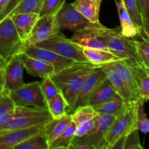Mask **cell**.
<instances>
[{
    "instance_id": "obj_1",
    "label": "cell",
    "mask_w": 149,
    "mask_h": 149,
    "mask_svg": "<svg viewBox=\"0 0 149 149\" xmlns=\"http://www.w3.org/2000/svg\"><path fill=\"white\" fill-rule=\"evenodd\" d=\"M97 65L90 62H74L72 65L50 76L73 113L77 96L83 84Z\"/></svg>"
},
{
    "instance_id": "obj_2",
    "label": "cell",
    "mask_w": 149,
    "mask_h": 149,
    "mask_svg": "<svg viewBox=\"0 0 149 149\" xmlns=\"http://www.w3.org/2000/svg\"><path fill=\"white\" fill-rule=\"evenodd\" d=\"M94 29L106 42L109 51L125 61L133 71L143 68L137 53L134 38L122 35L120 28L108 29L100 23H94Z\"/></svg>"
},
{
    "instance_id": "obj_3",
    "label": "cell",
    "mask_w": 149,
    "mask_h": 149,
    "mask_svg": "<svg viewBox=\"0 0 149 149\" xmlns=\"http://www.w3.org/2000/svg\"><path fill=\"white\" fill-rule=\"evenodd\" d=\"M52 119L48 109L27 106H16L13 117L0 126V131L24 129L44 125Z\"/></svg>"
},
{
    "instance_id": "obj_4",
    "label": "cell",
    "mask_w": 149,
    "mask_h": 149,
    "mask_svg": "<svg viewBox=\"0 0 149 149\" xmlns=\"http://www.w3.org/2000/svg\"><path fill=\"white\" fill-rule=\"evenodd\" d=\"M116 117L110 115L97 114L95 117V125L90 133L82 137H74L68 149H74L77 146H87L91 149H108L104 137Z\"/></svg>"
},
{
    "instance_id": "obj_5",
    "label": "cell",
    "mask_w": 149,
    "mask_h": 149,
    "mask_svg": "<svg viewBox=\"0 0 149 149\" xmlns=\"http://www.w3.org/2000/svg\"><path fill=\"white\" fill-rule=\"evenodd\" d=\"M138 102L128 104L125 111L116 118L104 137L108 149H111L118 140L127 136L132 131L137 129L136 112Z\"/></svg>"
},
{
    "instance_id": "obj_6",
    "label": "cell",
    "mask_w": 149,
    "mask_h": 149,
    "mask_svg": "<svg viewBox=\"0 0 149 149\" xmlns=\"http://www.w3.org/2000/svg\"><path fill=\"white\" fill-rule=\"evenodd\" d=\"M56 52L58 55L73 60L75 62H89L83 52V47L65 37L61 31L47 40L35 45Z\"/></svg>"
},
{
    "instance_id": "obj_7",
    "label": "cell",
    "mask_w": 149,
    "mask_h": 149,
    "mask_svg": "<svg viewBox=\"0 0 149 149\" xmlns=\"http://www.w3.org/2000/svg\"><path fill=\"white\" fill-rule=\"evenodd\" d=\"M23 43L20 39L11 17L0 22V61L4 64L15 54L20 53Z\"/></svg>"
},
{
    "instance_id": "obj_8",
    "label": "cell",
    "mask_w": 149,
    "mask_h": 149,
    "mask_svg": "<svg viewBox=\"0 0 149 149\" xmlns=\"http://www.w3.org/2000/svg\"><path fill=\"white\" fill-rule=\"evenodd\" d=\"M8 93L16 106L47 109V101L42 92L39 81L24 83L18 89Z\"/></svg>"
},
{
    "instance_id": "obj_9",
    "label": "cell",
    "mask_w": 149,
    "mask_h": 149,
    "mask_svg": "<svg viewBox=\"0 0 149 149\" xmlns=\"http://www.w3.org/2000/svg\"><path fill=\"white\" fill-rule=\"evenodd\" d=\"M56 20L60 30H70L74 32L86 29L93 23L82 15L72 3L63 6L56 14Z\"/></svg>"
},
{
    "instance_id": "obj_10",
    "label": "cell",
    "mask_w": 149,
    "mask_h": 149,
    "mask_svg": "<svg viewBox=\"0 0 149 149\" xmlns=\"http://www.w3.org/2000/svg\"><path fill=\"white\" fill-rule=\"evenodd\" d=\"M55 15L39 16L23 47L47 40L60 31Z\"/></svg>"
},
{
    "instance_id": "obj_11",
    "label": "cell",
    "mask_w": 149,
    "mask_h": 149,
    "mask_svg": "<svg viewBox=\"0 0 149 149\" xmlns=\"http://www.w3.org/2000/svg\"><path fill=\"white\" fill-rule=\"evenodd\" d=\"M23 61L20 54L13 55L3 66V74L4 79V90L7 92L13 91L24 84L23 81Z\"/></svg>"
},
{
    "instance_id": "obj_12",
    "label": "cell",
    "mask_w": 149,
    "mask_h": 149,
    "mask_svg": "<svg viewBox=\"0 0 149 149\" xmlns=\"http://www.w3.org/2000/svg\"><path fill=\"white\" fill-rule=\"evenodd\" d=\"M21 52H24L29 56L42 60L52 64L55 68V73L70 66L75 62L73 60L58 55L53 51L39 47L34 45H29L23 47Z\"/></svg>"
},
{
    "instance_id": "obj_13",
    "label": "cell",
    "mask_w": 149,
    "mask_h": 149,
    "mask_svg": "<svg viewBox=\"0 0 149 149\" xmlns=\"http://www.w3.org/2000/svg\"><path fill=\"white\" fill-rule=\"evenodd\" d=\"M44 125H37L24 129L0 131V149H14V147L17 144L42 132Z\"/></svg>"
},
{
    "instance_id": "obj_14",
    "label": "cell",
    "mask_w": 149,
    "mask_h": 149,
    "mask_svg": "<svg viewBox=\"0 0 149 149\" xmlns=\"http://www.w3.org/2000/svg\"><path fill=\"white\" fill-rule=\"evenodd\" d=\"M106 79V75L100 66H96L86 79L77 96L75 103V110L79 106L87 105L89 98L97 87Z\"/></svg>"
},
{
    "instance_id": "obj_15",
    "label": "cell",
    "mask_w": 149,
    "mask_h": 149,
    "mask_svg": "<svg viewBox=\"0 0 149 149\" xmlns=\"http://www.w3.org/2000/svg\"><path fill=\"white\" fill-rule=\"evenodd\" d=\"M71 40L83 48H93L109 50L106 42L97 34L94 29V23L86 29L74 33Z\"/></svg>"
},
{
    "instance_id": "obj_16",
    "label": "cell",
    "mask_w": 149,
    "mask_h": 149,
    "mask_svg": "<svg viewBox=\"0 0 149 149\" xmlns=\"http://www.w3.org/2000/svg\"><path fill=\"white\" fill-rule=\"evenodd\" d=\"M19 54L25 69L32 77L43 79L47 77H50L55 73V68L52 64L42 60L29 56L24 52H20Z\"/></svg>"
},
{
    "instance_id": "obj_17",
    "label": "cell",
    "mask_w": 149,
    "mask_h": 149,
    "mask_svg": "<svg viewBox=\"0 0 149 149\" xmlns=\"http://www.w3.org/2000/svg\"><path fill=\"white\" fill-rule=\"evenodd\" d=\"M10 17L14 23L20 39L24 44L39 19V15L34 13H25L11 15Z\"/></svg>"
},
{
    "instance_id": "obj_18",
    "label": "cell",
    "mask_w": 149,
    "mask_h": 149,
    "mask_svg": "<svg viewBox=\"0 0 149 149\" xmlns=\"http://www.w3.org/2000/svg\"><path fill=\"white\" fill-rule=\"evenodd\" d=\"M97 66H100L103 70L106 77L111 83L115 91L127 103L130 104V103H137L141 100V99L128 87L127 84L122 81L112 70L104 65H97Z\"/></svg>"
},
{
    "instance_id": "obj_19",
    "label": "cell",
    "mask_w": 149,
    "mask_h": 149,
    "mask_svg": "<svg viewBox=\"0 0 149 149\" xmlns=\"http://www.w3.org/2000/svg\"><path fill=\"white\" fill-rule=\"evenodd\" d=\"M101 65H104L112 70L122 81H125L131 90L139 97L138 80H137L132 68L125 61L120 60V61H113V62Z\"/></svg>"
},
{
    "instance_id": "obj_20",
    "label": "cell",
    "mask_w": 149,
    "mask_h": 149,
    "mask_svg": "<svg viewBox=\"0 0 149 149\" xmlns=\"http://www.w3.org/2000/svg\"><path fill=\"white\" fill-rule=\"evenodd\" d=\"M71 122H72L71 113H67L61 119H52L44 125L42 132L47 138L49 145L67 129Z\"/></svg>"
},
{
    "instance_id": "obj_21",
    "label": "cell",
    "mask_w": 149,
    "mask_h": 149,
    "mask_svg": "<svg viewBox=\"0 0 149 149\" xmlns=\"http://www.w3.org/2000/svg\"><path fill=\"white\" fill-rule=\"evenodd\" d=\"M118 96L119 95L116 93L111 83L106 77V79L96 88V90L90 95L87 105H90L93 107Z\"/></svg>"
},
{
    "instance_id": "obj_22",
    "label": "cell",
    "mask_w": 149,
    "mask_h": 149,
    "mask_svg": "<svg viewBox=\"0 0 149 149\" xmlns=\"http://www.w3.org/2000/svg\"><path fill=\"white\" fill-rule=\"evenodd\" d=\"M127 105L128 103L118 96L101 104L93 106V108L98 114L110 115L117 118L125 111Z\"/></svg>"
},
{
    "instance_id": "obj_23",
    "label": "cell",
    "mask_w": 149,
    "mask_h": 149,
    "mask_svg": "<svg viewBox=\"0 0 149 149\" xmlns=\"http://www.w3.org/2000/svg\"><path fill=\"white\" fill-rule=\"evenodd\" d=\"M115 1H116L118 14H119V20H120L121 33L127 37L135 38V36H138L139 29L131 19L123 3L119 0H115Z\"/></svg>"
},
{
    "instance_id": "obj_24",
    "label": "cell",
    "mask_w": 149,
    "mask_h": 149,
    "mask_svg": "<svg viewBox=\"0 0 149 149\" xmlns=\"http://www.w3.org/2000/svg\"><path fill=\"white\" fill-rule=\"evenodd\" d=\"M83 52L87 61L95 65H104L121 60L111 52L104 49L83 48Z\"/></svg>"
},
{
    "instance_id": "obj_25",
    "label": "cell",
    "mask_w": 149,
    "mask_h": 149,
    "mask_svg": "<svg viewBox=\"0 0 149 149\" xmlns=\"http://www.w3.org/2000/svg\"><path fill=\"white\" fill-rule=\"evenodd\" d=\"M77 10L91 23H97L99 21V11L97 7L93 0H76L72 3Z\"/></svg>"
},
{
    "instance_id": "obj_26",
    "label": "cell",
    "mask_w": 149,
    "mask_h": 149,
    "mask_svg": "<svg viewBox=\"0 0 149 149\" xmlns=\"http://www.w3.org/2000/svg\"><path fill=\"white\" fill-rule=\"evenodd\" d=\"M47 105L48 111L53 119H61L67 113H69V106L61 93L47 102Z\"/></svg>"
},
{
    "instance_id": "obj_27",
    "label": "cell",
    "mask_w": 149,
    "mask_h": 149,
    "mask_svg": "<svg viewBox=\"0 0 149 149\" xmlns=\"http://www.w3.org/2000/svg\"><path fill=\"white\" fill-rule=\"evenodd\" d=\"M76 128L77 125L72 121L67 129L49 144V149H68L75 136Z\"/></svg>"
},
{
    "instance_id": "obj_28",
    "label": "cell",
    "mask_w": 149,
    "mask_h": 149,
    "mask_svg": "<svg viewBox=\"0 0 149 149\" xmlns=\"http://www.w3.org/2000/svg\"><path fill=\"white\" fill-rule=\"evenodd\" d=\"M14 149H49V143L46 135L42 132L17 144Z\"/></svg>"
},
{
    "instance_id": "obj_29",
    "label": "cell",
    "mask_w": 149,
    "mask_h": 149,
    "mask_svg": "<svg viewBox=\"0 0 149 149\" xmlns=\"http://www.w3.org/2000/svg\"><path fill=\"white\" fill-rule=\"evenodd\" d=\"M97 114L98 113L95 111L93 106L90 105H85L77 108L71 113V118L76 125L79 126L95 118Z\"/></svg>"
},
{
    "instance_id": "obj_30",
    "label": "cell",
    "mask_w": 149,
    "mask_h": 149,
    "mask_svg": "<svg viewBox=\"0 0 149 149\" xmlns=\"http://www.w3.org/2000/svg\"><path fill=\"white\" fill-rule=\"evenodd\" d=\"M43 1L44 0H21L12 12L11 15L25 13H34L39 14Z\"/></svg>"
},
{
    "instance_id": "obj_31",
    "label": "cell",
    "mask_w": 149,
    "mask_h": 149,
    "mask_svg": "<svg viewBox=\"0 0 149 149\" xmlns=\"http://www.w3.org/2000/svg\"><path fill=\"white\" fill-rule=\"evenodd\" d=\"M138 84V95L141 100H149V74L144 68H141L136 74Z\"/></svg>"
},
{
    "instance_id": "obj_32",
    "label": "cell",
    "mask_w": 149,
    "mask_h": 149,
    "mask_svg": "<svg viewBox=\"0 0 149 149\" xmlns=\"http://www.w3.org/2000/svg\"><path fill=\"white\" fill-rule=\"evenodd\" d=\"M135 39L137 53L143 68L149 73V42L143 39Z\"/></svg>"
},
{
    "instance_id": "obj_33",
    "label": "cell",
    "mask_w": 149,
    "mask_h": 149,
    "mask_svg": "<svg viewBox=\"0 0 149 149\" xmlns=\"http://www.w3.org/2000/svg\"><path fill=\"white\" fill-rule=\"evenodd\" d=\"M145 101L141 100L138 103L136 112V127L138 131L148 133L149 132V119L147 116L144 107Z\"/></svg>"
},
{
    "instance_id": "obj_34",
    "label": "cell",
    "mask_w": 149,
    "mask_h": 149,
    "mask_svg": "<svg viewBox=\"0 0 149 149\" xmlns=\"http://www.w3.org/2000/svg\"><path fill=\"white\" fill-rule=\"evenodd\" d=\"M123 3L124 6L127 10L131 19L138 29H141L143 23V18L140 13L137 0H119Z\"/></svg>"
},
{
    "instance_id": "obj_35",
    "label": "cell",
    "mask_w": 149,
    "mask_h": 149,
    "mask_svg": "<svg viewBox=\"0 0 149 149\" xmlns=\"http://www.w3.org/2000/svg\"><path fill=\"white\" fill-rule=\"evenodd\" d=\"M40 86L43 95L47 102L61 93L58 87L50 77H47L42 79V81L40 82Z\"/></svg>"
},
{
    "instance_id": "obj_36",
    "label": "cell",
    "mask_w": 149,
    "mask_h": 149,
    "mask_svg": "<svg viewBox=\"0 0 149 149\" xmlns=\"http://www.w3.org/2000/svg\"><path fill=\"white\" fill-rule=\"evenodd\" d=\"M65 1L66 0H44L39 16L55 15L65 4Z\"/></svg>"
},
{
    "instance_id": "obj_37",
    "label": "cell",
    "mask_w": 149,
    "mask_h": 149,
    "mask_svg": "<svg viewBox=\"0 0 149 149\" xmlns=\"http://www.w3.org/2000/svg\"><path fill=\"white\" fill-rule=\"evenodd\" d=\"M16 106L10 97L9 93L4 90L0 93V116L10 113L15 109Z\"/></svg>"
},
{
    "instance_id": "obj_38",
    "label": "cell",
    "mask_w": 149,
    "mask_h": 149,
    "mask_svg": "<svg viewBox=\"0 0 149 149\" xmlns=\"http://www.w3.org/2000/svg\"><path fill=\"white\" fill-rule=\"evenodd\" d=\"M138 134V130L135 129L128 134L125 138L124 149H143Z\"/></svg>"
},
{
    "instance_id": "obj_39",
    "label": "cell",
    "mask_w": 149,
    "mask_h": 149,
    "mask_svg": "<svg viewBox=\"0 0 149 149\" xmlns=\"http://www.w3.org/2000/svg\"><path fill=\"white\" fill-rule=\"evenodd\" d=\"M95 125V118H93V119L87 121L85 123L77 126L74 137L79 138V137H82L84 135H87L94 128Z\"/></svg>"
},
{
    "instance_id": "obj_40",
    "label": "cell",
    "mask_w": 149,
    "mask_h": 149,
    "mask_svg": "<svg viewBox=\"0 0 149 149\" xmlns=\"http://www.w3.org/2000/svg\"><path fill=\"white\" fill-rule=\"evenodd\" d=\"M20 1L21 0H9L5 7L0 12V22L11 15L12 12L17 7Z\"/></svg>"
},
{
    "instance_id": "obj_41",
    "label": "cell",
    "mask_w": 149,
    "mask_h": 149,
    "mask_svg": "<svg viewBox=\"0 0 149 149\" xmlns=\"http://www.w3.org/2000/svg\"><path fill=\"white\" fill-rule=\"evenodd\" d=\"M138 36L149 42V18L143 20L142 26L139 29Z\"/></svg>"
},
{
    "instance_id": "obj_42",
    "label": "cell",
    "mask_w": 149,
    "mask_h": 149,
    "mask_svg": "<svg viewBox=\"0 0 149 149\" xmlns=\"http://www.w3.org/2000/svg\"><path fill=\"white\" fill-rule=\"evenodd\" d=\"M137 1L143 20L149 18V0H137Z\"/></svg>"
},
{
    "instance_id": "obj_43",
    "label": "cell",
    "mask_w": 149,
    "mask_h": 149,
    "mask_svg": "<svg viewBox=\"0 0 149 149\" xmlns=\"http://www.w3.org/2000/svg\"><path fill=\"white\" fill-rule=\"evenodd\" d=\"M4 90V74H3V70L1 68L0 70V93Z\"/></svg>"
},
{
    "instance_id": "obj_44",
    "label": "cell",
    "mask_w": 149,
    "mask_h": 149,
    "mask_svg": "<svg viewBox=\"0 0 149 149\" xmlns=\"http://www.w3.org/2000/svg\"><path fill=\"white\" fill-rule=\"evenodd\" d=\"M8 1L9 0H0V12L5 7V5L7 4Z\"/></svg>"
},
{
    "instance_id": "obj_45",
    "label": "cell",
    "mask_w": 149,
    "mask_h": 149,
    "mask_svg": "<svg viewBox=\"0 0 149 149\" xmlns=\"http://www.w3.org/2000/svg\"><path fill=\"white\" fill-rule=\"evenodd\" d=\"M93 1L95 3V4L97 6V7H99V8H100V4H101V2L103 0H93Z\"/></svg>"
},
{
    "instance_id": "obj_46",
    "label": "cell",
    "mask_w": 149,
    "mask_h": 149,
    "mask_svg": "<svg viewBox=\"0 0 149 149\" xmlns=\"http://www.w3.org/2000/svg\"><path fill=\"white\" fill-rule=\"evenodd\" d=\"M4 63H3L2 61H0V70H1V68H3V66H4Z\"/></svg>"
},
{
    "instance_id": "obj_47",
    "label": "cell",
    "mask_w": 149,
    "mask_h": 149,
    "mask_svg": "<svg viewBox=\"0 0 149 149\" xmlns=\"http://www.w3.org/2000/svg\"><path fill=\"white\" fill-rule=\"evenodd\" d=\"M147 73H148V72H147ZM148 74H149V73H148Z\"/></svg>"
}]
</instances>
